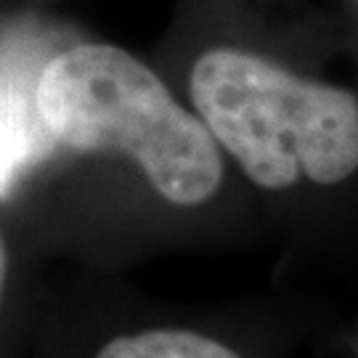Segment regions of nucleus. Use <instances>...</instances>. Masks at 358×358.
I'll return each instance as SVG.
<instances>
[{"label":"nucleus","instance_id":"f257e3e1","mask_svg":"<svg viewBox=\"0 0 358 358\" xmlns=\"http://www.w3.org/2000/svg\"><path fill=\"white\" fill-rule=\"evenodd\" d=\"M35 112L64 149L130 157L170 205H202L223 180L205 122L122 48L83 43L53 56L35 85Z\"/></svg>","mask_w":358,"mask_h":358},{"label":"nucleus","instance_id":"f03ea898","mask_svg":"<svg viewBox=\"0 0 358 358\" xmlns=\"http://www.w3.org/2000/svg\"><path fill=\"white\" fill-rule=\"evenodd\" d=\"M192 99L217 146L260 189L306 176L332 186L358 170V99L252 53L215 48L192 72Z\"/></svg>","mask_w":358,"mask_h":358},{"label":"nucleus","instance_id":"7ed1b4c3","mask_svg":"<svg viewBox=\"0 0 358 358\" xmlns=\"http://www.w3.org/2000/svg\"><path fill=\"white\" fill-rule=\"evenodd\" d=\"M93 358H242L229 345L189 329H143L103 343Z\"/></svg>","mask_w":358,"mask_h":358},{"label":"nucleus","instance_id":"20e7f679","mask_svg":"<svg viewBox=\"0 0 358 358\" xmlns=\"http://www.w3.org/2000/svg\"><path fill=\"white\" fill-rule=\"evenodd\" d=\"M8 287H11V250L6 242V234L0 229V316L8 303Z\"/></svg>","mask_w":358,"mask_h":358}]
</instances>
